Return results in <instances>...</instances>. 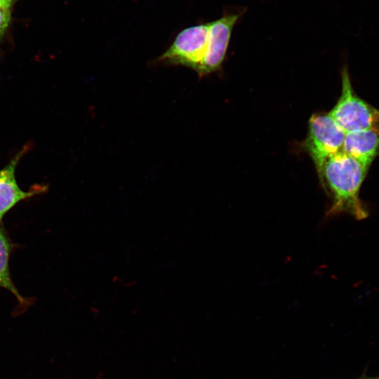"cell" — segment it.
<instances>
[{"label":"cell","mask_w":379,"mask_h":379,"mask_svg":"<svg viewBox=\"0 0 379 379\" xmlns=\"http://www.w3.org/2000/svg\"><path fill=\"white\" fill-rule=\"evenodd\" d=\"M368 168L341 152L328 158L318 173L332 199L331 213H346L357 220L367 216L359 197Z\"/></svg>","instance_id":"1"},{"label":"cell","mask_w":379,"mask_h":379,"mask_svg":"<svg viewBox=\"0 0 379 379\" xmlns=\"http://www.w3.org/2000/svg\"><path fill=\"white\" fill-rule=\"evenodd\" d=\"M342 76V93L330 116L346 133L379 127V110L356 95L346 69Z\"/></svg>","instance_id":"2"},{"label":"cell","mask_w":379,"mask_h":379,"mask_svg":"<svg viewBox=\"0 0 379 379\" xmlns=\"http://www.w3.org/2000/svg\"><path fill=\"white\" fill-rule=\"evenodd\" d=\"M346 132L327 114H314L309 121L305 147L317 173L331 157L343 152Z\"/></svg>","instance_id":"3"},{"label":"cell","mask_w":379,"mask_h":379,"mask_svg":"<svg viewBox=\"0 0 379 379\" xmlns=\"http://www.w3.org/2000/svg\"><path fill=\"white\" fill-rule=\"evenodd\" d=\"M209 23L180 32L172 45L159 58L164 65H182L197 72L207 51Z\"/></svg>","instance_id":"4"},{"label":"cell","mask_w":379,"mask_h":379,"mask_svg":"<svg viewBox=\"0 0 379 379\" xmlns=\"http://www.w3.org/2000/svg\"><path fill=\"white\" fill-rule=\"evenodd\" d=\"M239 15L224 16L209 23L207 51L197 73L204 76L217 70L222 65L230 39L234 25Z\"/></svg>","instance_id":"5"},{"label":"cell","mask_w":379,"mask_h":379,"mask_svg":"<svg viewBox=\"0 0 379 379\" xmlns=\"http://www.w3.org/2000/svg\"><path fill=\"white\" fill-rule=\"evenodd\" d=\"M28 150L25 145L11 161L0 170V223L4 216L20 201L44 192L45 186L34 187L30 191L22 190L15 179V168L22 156Z\"/></svg>","instance_id":"6"},{"label":"cell","mask_w":379,"mask_h":379,"mask_svg":"<svg viewBox=\"0 0 379 379\" xmlns=\"http://www.w3.org/2000/svg\"><path fill=\"white\" fill-rule=\"evenodd\" d=\"M343 152L369 168L379 154V127L346 133Z\"/></svg>","instance_id":"7"},{"label":"cell","mask_w":379,"mask_h":379,"mask_svg":"<svg viewBox=\"0 0 379 379\" xmlns=\"http://www.w3.org/2000/svg\"><path fill=\"white\" fill-rule=\"evenodd\" d=\"M11 251V241L0 223V286L8 290L19 301L23 302L24 298L15 286L10 275L8 260Z\"/></svg>","instance_id":"8"},{"label":"cell","mask_w":379,"mask_h":379,"mask_svg":"<svg viewBox=\"0 0 379 379\" xmlns=\"http://www.w3.org/2000/svg\"><path fill=\"white\" fill-rule=\"evenodd\" d=\"M12 7L0 6V38H1L11 21Z\"/></svg>","instance_id":"9"},{"label":"cell","mask_w":379,"mask_h":379,"mask_svg":"<svg viewBox=\"0 0 379 379\" xmlns=\"http://www.w3.org/2000/svg\"><path fill=\"white\" fill-rule=\"evenodd\" d=\"M18 0H0V6L12 7Z\"/></svg>","instance_id":"10"},{"label":"cell","mask_w":379,"mask_h":379,"mask_svg":"<svg viewBox=\"0 0 379 379\" xmlns=\"http://www.w3.org/2000/svg\"><path fill=\"white\" fill-rule=\"evenodd\" d=\"M360 379H379V376H375V377H364Z\"/></svg>","instance_id":"11"}]
</instances>
